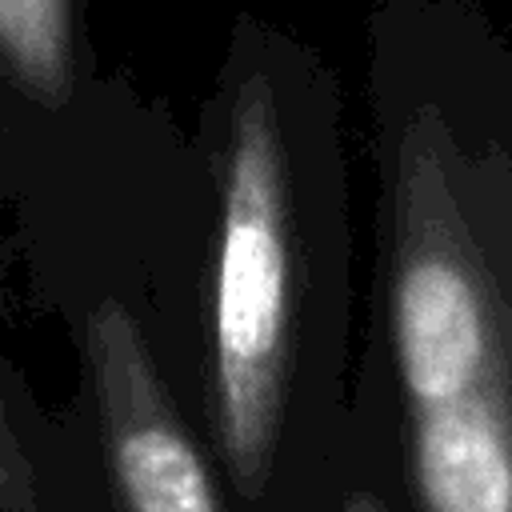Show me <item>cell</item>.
<instances>
[{
  "label": "cell",
  "mask_w": 512,
  "mask_h": 512,
  "mask_svg": "<svg viewBox=\"0 0 512 512\" xmlns=\"http://www.w3.org/2000/svg\"><path fill=\"white\" fill-rule=\"evenodd\" d=\"M376 224L352 408L408 512H512V36L488 0L368 20Z\"/></svg>",
  "instance_id": "cell-1"
},
{
  "label": "cell",
  "mask_w": 512,
  "mask_h": 512,
  "mask_svg": "<svg viewBox=\"0 0 512 512\" xmlns=\"http://www.w3.org/2000/svg\"><path fill=\"white\" fill-rule=\"evenodd\" d=\"M196 268L156 320L232 512H336L356 376L352 188L332 76L240 32L208 124Z\"/></svg>",
  "instance_id": "cell-2"
},
{
  "label": "cell",
  "mask_w": 512,
  "mask_h": 512,
  "mask_svg": "<svg viewBox=\"0 0 512 512\" xmlns=\"http://www.w3.org/2000/svg\"><path fill=\"white\" fill-rule=\"evenodd\" d=\"M208 180L188 196L108 200L20 220L28 300L60 316L76 352L64 408L108 512H232L224 480L172 392L152 332V264L196 232Z\"/></svg>",
  "instance_id": "cell-3"
},
{
  "label": "cell",
  "mask_w": 512,
  "mask_h": 512,
  "mask_svg": "<svg viewBox=\"0 0 512 512\" xmlns=\"http://www.w3.org/2000/svg\"><path fill=\"white\" fill-rule=\"evenodd\" d=\"M0 512H108L64 412L0 352Z\"/></svg>",
  "instance_id": "cell-4"
},
{
  "label": "cell",
  "mask_w": 512,
  "mask_h": 512,
  "mask_svg": "<svg viewBox=\"0 0 512 512\" xmlns=\"http://www.w3.org/2000/svg\"><path fill=\"white\" fill-rule=\"evenodd\" d=\"M0 80L40 116L76 104L72 0H0Z\"/></svg>",
  "instance_id": "cell-5"
},
{
  "label": "cell",
  "mask_w": 512,
  "mask_h": 512,
  "mask_svg": "<svg viewBox=\"0 0 512 512\" xmlns=\"http://www.w3.org/2000/svg\"><path fill=\"white\" fill-rule=\"evenodd\" d=\"M336 512H408L384 436L356 408H352V428H348V456L340 468Z\"/></svg>",
  "instance_id": "cell-6"
}]
</instances>
